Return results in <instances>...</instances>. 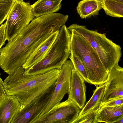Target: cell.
Here are the masks:
<instances>
[{
	"mask_svg": "<svg viewBox=\"0 0 123 123\" xmlns=\"http://www.w3.org/2000/svg\"><path fill=\"white\" fill-rule=\"evenodd\" d=\"M122 104H123V96L114 98L102 104H100L107 106H114Z\"/></svg>",
	"mask_w": 123,
	"mask_h": 123,
	"instance_id": "obj_22",
	"label": "cell"
},
{
	"mask_svg": "<svg viewBox=\"0 0 123 123\" xmlns=\"http://www.w3.org/2000/svg\"><path fill=\"white\" fill-rule=\"evenodd\" d=\"M68 18L67 15L55 12L36 17L6 44L9 55L15 61L23 64L33 52L65 24Z\"/></svg>",
	"mask_w": 123,
	"mask_h": 123,
	"instance_id": "obj_1",
	"label": "cell"
},
{
	"mask_svg": "<svg viewBox=\"0 0 123 123\" xmlns=\"http://www.w3.org/2000/svg\"><path fill=\"white\" fill-rule=\"evenodd\" d=\"M16 0H0V25L7 19Z\"/></svg>",
	"mask_w": 123,
	"mask_h": 123,
	"instance_id": "obj_20",
	"label": "cell"
},
{
	"mask_svg": "<svg viewBox=\"0 0 123 123\" xmlns=\"http://www.w3.org/2000/svg\"><path fill=\"white\" fill-rule=\"evenodd\" d=\"M68 58L72 62L74 69L81 76L85 81L90 83L86 69L79 58L71 52Z\"/></svg>",
	"mask_w": 123,
	"mask_h": 123,
	"instance_id": "obj_19",
	"label": "cell"
},
{
	"mask_svg": "<svg viewBox=\"0 0 123 123\" xmlns=\"http://www.w3.org/2000/svg\"><path fill=\"white\" fill-rule=\"evenodd\" d=\"M71 33L70 51L76 55L85 67L90 83L96 87L106 81L109 72L89 43L81 35L73 30Z\"/></svg>",
	"mask_w": 123,
	"mask_h": 123,
	"instance_id": "obj_3",
	"label": "cell"
},
{
	"mask_svg": "<svg viewBox=\"0 0 123 123\" xmlns=\"http://www.w3.org/2000/svg\"><path fill=\"white\" fill-rule=\"evenodd\" d=\"M97 110H90L78 116L72 123H97L96 117Z\"/></svg>",
	"mask_w": 123,
	"mask_h": 123,
	"instance_id": "obj_21",
	"label": "cell"
},
{
	"mask_svg": "<svg viewBox=\"0 0 123 123\" xmlns=\"http://www.w3.org/2000/svg\"><path fill=\"white\" fill-rule=\"evenodd\" d=\"M55 84L20 109L15 116L11 123H32L49 104Z\"/></svg>",
	"mask_w": 123,
	"mask_h": 123,
	"instance_id": "obj_8",
	"label": "cell"
},
{
	"mask_svg": "<svg viewBox=\"0 0 123 123\" xmlns=\"http://www.w3.org/2000/svg\"><path fill=\"white\" fill-rule=\"evenodd\" d=\"M71 33L65 25L49 51L41 61L25 70L24 74L31 75L45 73L54 69H60L70 53Z\"/></svg>",
	"mask_w": 123,
	"mask_h": 123,
	"instance_id": "obj_4",
	"label": "cell"
},
{
	"mask_svg": "<svg viewBox=\"0 0 123 123\" xmlns=\"http://www.w3.org/2000/svg\"><path fill=\"white\" fill-rule=\"evenodd\" d=\"M1 78L0 77V82L1 80Z\"/></svg>",
	"mask_w": 123,
	"mask_h": 123,
	"instance_id": "obj_26",
	"label": "cell"
},
{
	"mask_svg": "<svg viewBox=\"0 0 123 123\" xmlns=\"http://www.w3.org/2000/svg\"><path fill=\"white\" fill-rule=\"evenodd\" d=\"M102 9L100 0H82L76 7L78 14L82 19L97 15Z\"/></svg>",
	"mask_w": 123,
	"mask_h": 123,
	"instance_id": "obj_16",
	"label": "cell"
},
{
	"mask_svg": "<svg viewBox=\"0 0 123 123\" xmlns=\"http://www.w3.org/2000/svg\"><path fill=\"white\" fill-rule=\"evenodd\" d=\"M1 99V98H0V100Z\"/></svg>",
	"mask_w": 123,
	"mask_h": 123,
	"instance_id": "obj_27",
	"label": "cell"
},
{
	"mask_svg": "<svg viewBox=\"0 0 123 123\" xmlns=\"http://www.w3.org/2000/svg\"><path fill=\"white\" fill-rule=\"evenodd\" d=\"M100 104L123 96V68L117 65L109 72Z\"/></svg>",
	"mask_w": 123,
	"mask_h": 123,
	"instance_id": "obj_10",
	"label": "cell"
},
{
	"mask_svg": "<svg viewBox=\"0 0 123 123\" xmlns=\"http://www.w3.org/2000/svg\"><path fill=\"white\" fill-rule=\"evenodd\" d=\"M102 8L107 15L112 17H123V3L114 0H100Z\"/></svg>",
	"mask_w": 123,
	"mask_h": 123,
	"instance_id": "obj_17",
	"label": "cell"
},
{
	"mask_svg": "<svg viewBox=\"0 0 123 123\" xmlns=\"http://www.w3.org/2000/svg\"><path fill=\"white\" fill-rule=\"evenodd\" d=\"M74 68L70 60H67L63 64L60 69L50 100L38 118L47 112L56 104L60 102L65 95L68 93L70 88L72 71Z\"/></svg>",
	"mask_w": 123,
	"mask_h": 123,
	"instance_id": "obj_9",
	"label": "cell"
},
{
	"mask_svg": "<svg viewBox=\"0 0 123 123\" xmlns=\"http://www.w3.org/2000/svg\"><path fill=\"white\" fill-rule=\"evenodd\" d=\"M60 30L53 34L26 60L22 66L27 69L42 60L46 55L59 34Z\"/></svg>",
	"mask_w": 123,
	"mask_h": 123,
	"instance_id": "obj_13",
	"label": "cell"
},
{
	"mask_svg": "<svg viewBox=\"0 0 123 123\" xmlns=\"http://www.w3.org/2000/svg\"></svg>",
	"mask_w": 123,
	"mask_h": 123,
	"instance_id": "obj_28",
	"label": "cell"
},
{
	"mask_svg": "<svg viewBox=\"0 0 123 123\" xmlns=\"http://www.w3.org/2000/svg\"><path fill=\"white\" fill-rule=\"evenodd\" d=\"M123 3V0H114Z\"/></svg>",
	"mask_w": 123,
	"mask_h": 123,
	"instance_id": "obj_25",
	"label": "cell"
},
{
	"mask_svg": "<svg viewBox=\"0 0 123 123\" xmlns=\"http://www.w3.org/2000/svg\"><path fill=\"white\" fill-rule=\"evenodd\" d=\"M20 107L19 101L14 96L6 95L1 98L0 100V123H11Z\"/></svg>",
	"mask_w": 123,
	"mask_h": 123,
	"instance_id": "obj_12",
	"label": "cell"
},
{
	"mask_svg": "<svg viewBox=\"0 0 123 123\" xmlns=\"http://www.w3.org/2000/svg\"><path fill=\"white\" fill-rule=\"evenodd\" d=\"M62 0H38L31 5L32 11L36 17L53 13L60 10Z\"/></svg>",
	"mask_w": 123,
	"mask_h": 123,
	"instance_id": "obj_15",
	"label": "cell"
},
{
	"mask_svg": "<svg viewBox=\"0 0 123 123\" xmlns=\"http://www.w3.org/2000/svg\"><path fill=\"white\" fill-rule=\"evenodd\" d=\"M35 17L29 2L16 0L6 19V40L11 41Z\"/></svg>",
	"mask_w": 123,
	"mask_h": 123,
	"instance_id": "obj_6",
	"label": "cell"
},
{
	"mask_svg": "<svg viewBox=\"0 0 123 123\" xmlns=\"http://www.w3.org/2000/svg\"><path fill=\"white\" fill-rule=\"evenodd\" d=\"M22 66L8 75L4 81L7 95L16 97L21 109L55 84L60 69H54L43 74L26 75Z\"/></svg>",
	"mask_w": 123,
	"mask_h": 123,
	"instance_id": "obj_2",
	"label": "cell"
},
{
	"mask_svg": "<svg viewBox=\"0 0 123 123\" xmlns=\"http://www.w3.org/2000/svg\"><path fill=\"white\" fill-rule=\"evenodd\" d=\"M81 110L68 98L56 104L32 123H72Z\"/></svg>",
	"mask_w": 123,
	"mask_h": 123,
	"instance_id": "obj_7",
	"label": "cell"
},
{
	"mask_svg": "<svg viewBox=\"0 0 123 123\" xmlns=\"http://www.w3.org/2000/svg\"><path fill=\"white\" fill-rule=\"evenodd\" d=\"M86 89L84 80L74 68L72 71L68 98L74 102L80 109L84 107L86 102Z\"/></svg>",
	"mask_w": 123,
	"mask_h": 123,
	"instance_id": "obj_11",
	"label": "cell"
},
{
	"mask_svg": "<svg viewBox=\"0 0 123 123\" xmlns=\"http://www.w3.org/2000/svg\"><path fill=\"white\" fill-rule=\"evenodd\" d=\"M123 117V104L111 106L100 105L97 109L96 119L97 123H113Z\"/></svg>",
	"mask_w": 123,
	"mask_h": 123,
	"instance_id": "obj_14",
	"label": "cell"
},
{
	"mask_svg": "<svg viewBox=\"0 0 123 123\" xmlns=\"http://www.w3.org/2000/svg\"><path fill=\"white\" fill-rule=\"evenodd\" d=\"M115 123H123V117L118 119Z\"/></svg>",
	"mask_w": 123,
	"mask_h": 123,
	"instance_id": "obj_24",
	"label": "cell"
},
{
	"mask_svg": "<svg viewBox=\"0 0 123 123\" xmlns=\"http://www.w3.org/2000/svg\"><path fill=\"white\" fill-rule=\"evenodd\" d=\"M105 86L104 84L96 87L89 100L79 113L81 115L92 110H97L99 107L104 92Z\"/></svg>",
	"mask_w": 123,
	"mask_h": 123,
	"instance_id": "obj_18",
	"label": "cell"
},
{
	"mask_svg": "<svg viewBox=\"0 0 123 123\" xmlns=\"http://www.w3.org/2000/svg\"><path fill=\"white\" fill-rule=\"evenodd\" d=\"M6 22L2 24L0 26V50L2 46L5 43V32Z\"/></svg>",
	"mask_w": 123,
	"mask_h": 123,
	"instance_id": "obj_23",
	"label": "cell"
},
{
	"mask_svg": "<svg viewBox=\"0 0 123 123\" xmlns=\"http://www.w3.org/2000/svg\"><path fill=\"white\" fill-rule=\"evenodd\" d=\"M67 28L81 35L89 43L109 72L118 64L122 55L121 48L108 38L105 33H100L97 30H89L86 26L76 24Z\"/></svg>",
	"mask_w": 123,
	"mask_h": 123,
	"instance_id": "obj_5",
	"label": "cell"
}]
</instances>
